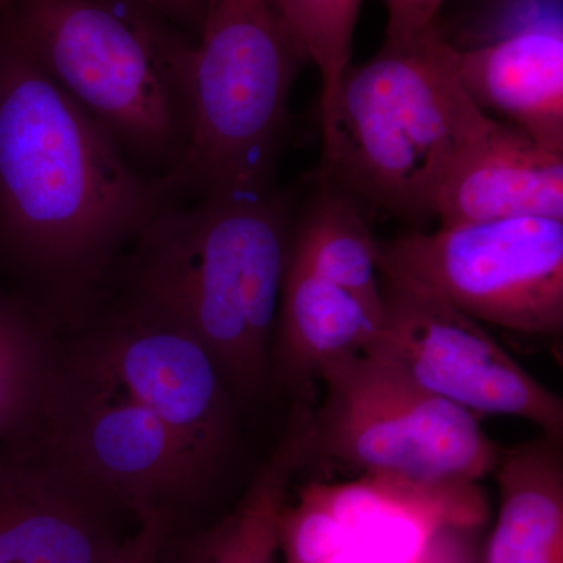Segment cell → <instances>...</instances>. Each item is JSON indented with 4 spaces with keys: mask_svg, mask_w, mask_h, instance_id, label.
Listing matches in <instances>:
<instances>
[{
    "mask_svg": "<svg viewBox=\"0 0 563 563\" xmlns=\"http://www.w3.org/2000/svg\"><path fill=\"white\" fill-rule=\"evenodd\" d=\"M177 201L22 49L0 14V269L58 331L79 324Z\"/></svg>",
    "mask_w": 563,
    "mask_h": 563,
    "instance_id": "obj_1",
    "label": "cell"
},
{
    "mask_svg": "<svg viewBox=\"0 0 563 563\" xmlns=\"http://www.w3.org/2000/svg\"><path fill=\"white\" fill-rule=\"evenodd\" d=\"M291 213L274 188L174 201L125 252L107 292L190 333L240 406L269 377Z\"/></svg>",
    "mask_w": 563,
    "mask_h": 563,
    "instance_id": "obj_2",
    "label": "cell"
},
{
    "mask_svg": "<svg viewBox=\"0 0 563 563\" xmlns=\"http://www.w3.org/2000/svg\"><path fill=\"white\" fill-rule=\"evenodd\" d=\"M440 22L346 69L320 113L318 181L401 220L435 218L463 150L495 121L463 90Z\"/></svg>",
    "mask_w": 563,
    "mask_h": 563,
    "instance_id": "obj_3",
    "label": "cell"
},
{
    "mask_svg": "<svg viewBox=\"0 0 563 563\" xmlns=\"http://www.w3.org/2000/svg\"><path fill=\"white\" fill-rule=\"evenodd\" d=\"M0 14L141 172H177L191 131V35L139 0H0Z\"/></svg>",
    "mask_w": 563,
    "mask_h": 563,
    "instance_id": "obj_4",
    "label": "cell"
},
{
    "mask_svg": "<svg viewBox=\"0 0 563 563\" xmlns=\"http://www.w3.org/2000/svg\"><path fill=\"white\" fill-rule=\"evenodd\" d=\"M306 55L272 0H207L191 70V131L169 177L177 201L272 190Z\"/></svg>",
    "mask_w": 563,
    "mask_h": 563,
    "instance_id": "obj_5",
    "label": "cell"
},
{
    "mask_svg": "<svg viewBox=\"0 0 563 563\" xmlns=\"http://www.w3.org/2000/svg\"><path fill=\"white\" fill-rule=\"evenodd\" d=\"M318 379L324 399L312 412L309 455L439 496L473 526L484 520L476 484L495 472L503 448L479 417L366 352L325 363Z\"/></svg>",
    "mask_w": 563,
    "mask_h": 563,
    "instance_id": "obj_6",
    "label": "cell"
},
{
    "mask_svg": "<svg viewBox=\"0 0 563 563\" xmlns=\"http://www.w3.org/2000/svg\"><path fill=\"white\" fill-rule=\"evenodd\" d=\"M41 437L136 525L176 537L210 523L214 490L172 428L65 333Z\"/></svg>",
    "mask_w": 563,
    "mask_h": 563,
    "instance_id": "obj_7",
    "label": "cell"
},
{
    "mask_svg": "<svg viewBox=\"0 0 563 563\" xmlns=\"http://www.w3.org/2000/svg\"><path fill=\"white\" fill-rule=\"evenodd\" d=\"M379 272L473 320L562 335L563 220L506 218L379 240Z\"/></svg>",
    "mask_w": 563,
    "mask_h": 563,
    "instance_id": "obj_8",
    "label": "cell"
},
{
    "mask_svg": "<svg viewBox=\"0 0 563 563\" xmlns=\"http://www.w3.org/2000/svg\"><path fill=\"white\" fill-rule=\"evenodd\" d=\"M365 352L476 417L523 418L562 437L561 396L526 372L479 321L431 292L383 277L379 329Z\"/></svg>",
    "mask_w": 563,
    "mask_h": 563,
    "instance_id": "obj_9",
    "label": "cell"
},
{
    "mask_svg": "<svg viewBox=\"0 0 563 563\" xmlns=\"http://www.w3.org/2000/svg\"><path fill=\"white\" fill-rule=\"evenodd\" d=\"M462 528L450 504L431 493L366 476L310 484L282 512L285 563H431L433 540Z\"/></svg>",
    "mask_w": 563,
    "mask_h": 563,
    "instance_id": "obj_10",
    "label": "cell"
},
{
    "mask_svg": "<svg viewBox=\"0 0 563 563\" xmlns=\"http://www.w3.org/2000/svg\"><path fill=\"white\" fill-rule=\"evenodd\" d=\"M131 515L43 439L0 443V563H99Z\"/></svg>",
    "mask_w": 563,
    "mask_h": 563,
    "instance_id": "obj_11",
    "label": "cell"
},
{
    "mask_svg": "<svg viewBox=\"0 0 563 563\" xmlns=\"http://www.w3.org/2000/svg\"><path fill=\"white\" fill-rule=\"evenodd\" d=\"M523 217L563 220V152L495 120L454 162L435 218L455 225Z\"/></svg>",
    "mask_w": 563,
    "mask_h": 563,
    "instance_id": "obj_12",
    "label": "cell"
},
{
    "mask_svg": "<svg viewBox=\"0 0 563 563\" xmlns=\"http://www.w3.org/2000/svg\"><path fill=\"white\" fill-rule=\"evenodd\" d=\"M463 90L484 110L563 152L562 20L544 21L457 51Z\"/></svg>",
    "mask_w": 563,
    "mask_h": 563,
    "instance_id": "obj_13",
    "label": "cell"
},
{
    "mask_svg": "<svg viewBox=\"0 0 563 563\" xmlns=\"http://www.w3.org/2000/svg\"><path fill=\"white\" fill-rule=\"evenodd\" d=\"M312 410L296 407L279 443L235 506L196 531L169 537L158 563H279V525L292 477L309 454Z\"/></svg>",
    "mask_w": 563,
    "mask_h": 563,
    "instance_id": "obj_14",
    "label": "cell"
},
{
    "mask_svg": "<svg viewBox=\"0 0 563 563\" xmlns=\"http://www.w3.org/2000/svg\"><path fill=\"white\" fill-rule=\"evenodd\" d=\"M380 313L383 307L287 258L272 365L284 383L302 387L318 379L325 363L365 352Z\"/></svg>",
    "mask_w": 563,
    "mask_h": 563,
    "instance_id": "obj_15",
    "label": "cell"
},
{
    "mask_svg": "<svg viewBox=\"0 0 563 563\" xmlns=\"http://www.w3.org/2000/svg\"><path fill=\"white\" fill-rule=\"evenodd\" d=\"M493 474L499 514L487 563H563L562 437L501 450Z\"/></svg>",
    "mask_w": 563,
    "mask_h": 563,
    "instance_id": "obj_16",
    "label": "cell"
},
{
    "mask_svg": "<svg viewBox=\"0 0 563 563\" xmlns=\"http://www.w3.org/2000/svg\"><path fill=\"white\" fill-rule=\"evenodd\" d=\"M60 344L46 314L0 288V443L41 439Z\"/></svg>",
    "mask_w": 563,
    "mask_h": 563,
    "instance_id": "obj_17",
    "label": "cell"
},
{
    "mask_svg": "<svg viewBox=\"0 0 563 563\" xmlns=\"http://www.w3.org/2000/svg\"><path fill=\"white\" fill-rule=\"evenodd\" d=\"M377 243L361 203L318 181L317 192L291 222L287 258L383 307Z\"/></svg>",
    "mask_w": 563,
    "mask_h": 563,
    "instance_id": "obj_18",
    "label": "cell"
},
{
    "mask_svg": "<svg viewBox=\"0 0 563 563\" xmlns=\"http://www.w3.org/2000/svg\"><path fill=\"white\" fill-rule=\"evenodd\" d=\"M292 38L321 77L320 113L331 106L351 66L352 38L363 0H272Z\"/></svg>",
    "mask_w": 563,
    "mask_h": 563,
    "instance_id": "obj_19",
    "label": "cell"
},
{
    "mask_svg": "<svg viewBox=\"0 0 563 563\" xmlns=\"http://www.w3.org/2000/svg\"><path fill=\"white\" fill-rule=\"evenodd\" d=\"M387 9L385 43L413 38L439 22L444 0H384Z\"/></svg>",
    "mask_w": 563,
    "mask_h": 563,
    "instance_id": "obj_20",
    "label": "cell"
},
{
    "mask_svg": "<svg viewBox=\"0 0 563 563\" xmlns=\"http://www.w3.org/2000/svg\"><path fill=\"white\" fill-rule=\"evenodd\" d=\"M168 537V529L158 521L140 523L110 558L99 563H158L162 544Z\"/></svg>",
    "mask_w": 563,
    "mask_h": 563,
    "instance_id": "obj_21",
    "label": "cell"
},
{
    "mask_svg": "<svg viewBox=\"0 0 563 563\" xmlns=\"http://www.w3.org/2000/svg\"><path fill=\"white\" fill-rule=\"evenodd\" d=\"M198 40L207 0H139Z\"/></svg>",
    "mask_w": 563,
    "mask_h": 563,
    "instance_id": "obj_22",
    "label": "cell"
}]
</instances>
